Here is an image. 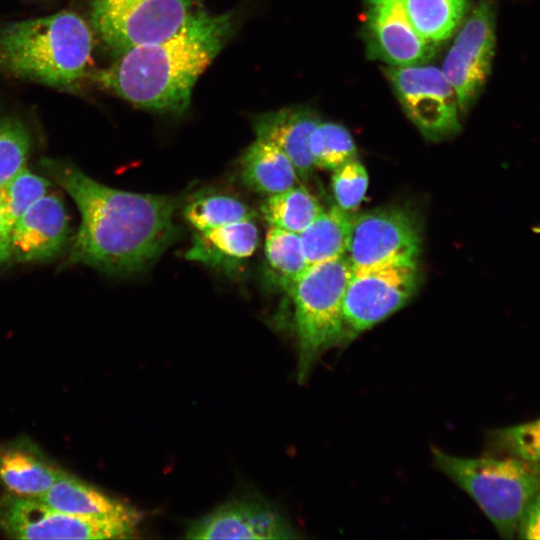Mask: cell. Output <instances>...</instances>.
Listing matches in <instances>:
<instances>
[{"mask_svg":"<svg viewBox=\"0 0 540 540\" xmlns=\"http://www.w3.org/2000/svg\"><path fill=\"white\" fill-rule=\"evenodd\" d=\"M41 168L74 201L80 217L68 260L112 276L144 270L180 236L177 199L116 189L72 163L43 158Z\"/></svg>","mask_w":540,"mask_h":540,"instance_id":"6da1fadb","label":"cell"},{"mask_svg":"<svg viewBox=\"0 0 540 540\" xmlns=\"http://www.w3.org/2000/svg\"><path fill=\"white\" fill-rule=\"evenodd\" d=\"M233 25L231 13L199 9L169 38L134 47L91 76L136 107L181 115L198 77L223 48Z\"/></svg>","mask_w":540,"mask_h":540,"instance_id":"7a4b0ae2","label":"cell"},{"mask_svg":"<svg viewBox=\"0 0 540 540\" xmlns=\"http://www.w3.org/2000/svg\"><path fill=\"white\" fill-rule=\"evenodd\" d=\"M93 30L73 11L0 24V72L72 91L88 75Z\"/></svg>","mask_w":540,"mask_h":540,"instance_id":"3957f363","label":"cell"},{"mask_svg":"<svg viewBox=\"0 0 540 540\" xmlns=\"http://www.w3.org/2000/svg\"><path fill=\"white\" fill-rule=\"evenodd\" d=\"M435 466L465 491L505 539L515 536L519 519L540 491V463L507 456L467 458L432 449Z\"/></svg>","mask_w":540,"mask_h":540,"instance_id":"277c9868","label":"cell"},{"mask_svg":"<svg viewBox=\"0 0 540 540\" xmlns=\"http://www.w3.org/2000/svg\"><path fill=\"white\" fill-rule=\"evenodd\" d=\"M354 270L346 256L310 266L288 290L295 311L297 379L328 349L344 344V296Z\"/></svg>","mask_w":540,"mask_h":540,"instance_id":"5b68a950","label":"cell"},{"mask_svg":"<svg viewBox=\"0 0 540 540\" xmlns=\"http://www.w3.org/2000/svg\"><path fill=\"white\" fill-rule=\"evenodd\" d=\"M203 0H91L89 24L116 56L175 34Z\"/></svg>","mask_w":540,"mask_h":540,"instance_id":"8992f818","label":"cell"},{"mask_svg":"<svg viewBox=\"0 0 540 540\" xmlns=\"http://www.w3.org/2000/svg\"><path fill=\"white\" fill-rule=\"evenodd\" d=\"M418 261L354 271L344 296V343L405 306L420 285Z\"/></svg>","mask_w":540,"mask_h":540,"instance_id":"52a82bcc","label":"cell"},{"mask_svg":"<svg viewBox=\"0 0 540 540\" xmlns=\"http://www.w3.org/2000/svg\"><path fill=\"white\" fill-rule=\"evenodd\" d=\"M136 526L121 519L76 516L8 492L0 499V530L14 539H127Z\"/></svg>","mask_w":540,"mask_h":540,"instance_id":"ba28073f","label":"cell"},{"mask_svg":"<svg viewBox=\"0 0 540 540\" xmlns=\"http://www.w3.org/2000/svg\"><path fill=\"white\" fill-rule=\"evenodd\" d=\"M410 121L430 140H442L460 130L455 90L441 68L422 64L385 70Z\"/></svg>","mask_w":540,"mask_h":540,"instance_id":"9c48e42d","label":"cell"},{"mask_svg":"<svg viewBox=\"0 0 540 540\" xmlns=\"http://www.w3.org/2000/svg\"><path fill=\"white\" fill-rule=\"evenodd\" d=\"M422 234L407 209L388 206L354 214L346 257L354 271L418 261Z\"/></svg>","mask_w":540,"mask_h":540,"instance_id":"30bf717a","label":"cell"},{"mask_svg":"<svg viewBox=\"0 0 540 540\" xmlns=\"http://www.w3.org/2000/svg\"><path fill=\"white\" fill-rule=\"evenodd\" d=\"M496 47V0H478L448 50L441 70L455 90L460 113L478 99Z\"/></svg>","mask_w":540,"mask_h":540,"instance_id":"8fae6325","label":"cell"},{"mask_svg":"<svg viewBox=\"0 0 540 540\" xmlns=\"http://www.w3.org/2000/svg\"><path fill=\"white\" fill-rule=\"evenodd\" d=\"M365 37L370 58L391 67L422 64L437 47L414 29L405 0H364Z\"/></svg>","mask_w":540,"mask_h":540,"instance_id":"7c38bea8","label":"cell"},{"mask_svg":"<svg viewBox=\"0 0 540 540\" xmlns=\"http://www.w3.org/2000/svg\"><path fill=\"white\" fill-rule=\"evenodd\" d=\"M70 238L69 217L63 200L47 193L13 225L11 260L39 263L56 257Z\"/></svg>","mask_w":540,"mask_h":540,"instance_id":"4fadbf2b","label":"cell"},{"mask_svg":"<svg viewBox=\"0 0 540 540\" xmlns=\"http://www.w3.org/2000/svg\"><path fill=\"white\" fill-rule=\"evenodd\" d=\"M297 531L278 512L263 504L235 500L194 522L190 539H291Z\"/></svg>","mask_w":540,"mask_h":540,"instance_id":"5bb4252c","label":"cell"},{"mask_svg":"<svg viewBox=\"0 0 540 540\" xmlns=\"http://www.w3.org/2000/svg\"><path fill=\"white\" fill-rule=\"evenodd\" d=\"M320 121L311 108L292 107L257 115L252 124L256 137L278 147L292 161L299 177L304 179L315 168L310 138Z\"/></svg>","mask_w":540,"mask_h":540,"instance_id":"9a60e30c","label":"cell"},{"mask_svg":"<svg viewBox=\"0 0 540 540\" xmlns=\"http://www.w3.org/2000/svg\"><path fill=\"white\" fill-rule=\"evenodd\" d=\"M259 233L253 219L196 231L185 258L225 273H235L254 254Z\"/></svg>","mask_w":540,"mask_h":540,"instance_id":"2e32d148","label":"cell"},{"mask_svg":"<svg viewBox=\"0 0 540 540\" xmlns=\"http://www.w3.org/2000/svg\"><path fill=\"white\" fill-rule=\"evenodd\" d=\"M63 472L31 443L21 441L0 447V483L8 493L39 498Z\"/></svg>","mask_w":540,"mask_h":540,"instance_id":"e0dca14e","label":"cell"},{"mask_svg":"<svg viewBox=\"0 0 540 540\" xmlns=\"http://www.w3.org/2000/svg\"><path fill=\"white\" fill-rule=\"evenodd\" d=\"M36 499L52 508L81 517L121 519L134 524H138L140 519V514L133 507L66 471L48 491Z\"/></svg>","mask_w":540,"mask_h":540,"instance_id":"ac0fdd59","label":"cell"},{"mask_svg":"<svg viewBox=\"0 0 540 540\" xmlns=\"http://www.w3.org/2000/svg\"><path fill=\"white\" fill-rule=\"evenodd\" d=\"M240 177L252 191L269 196L298 185L299 175L278 147L256 137L242 154Z\"/></svg>","mask_w":540,"mask_h":540,"instance_id":"d6986e66","label":"cell"},{"mask_svg":"<svg viewBox=\"0 0 540 540\" xmlns=\"http://www.w3.org/2000/svg\"><path fill=\"white\" fill-rule=\"evenodd\" d=\"M353 216L334 205L323 209L299 234L309 267L346 256Z\"/></svg>","mask_w":540,"mask_h":540,"instance_id":"ffe728a7","label":"cell"},{"mask_svg":"<svg viewBox=\"0 0 540 540\" xmlns=\"http://www.w3.org/2000/svg\"><path fill=\"white\" fill-rule=\"evenodd\" d=\"M411 23L429 44L438 47L461 24L469 0H405Z\"/></svg>","mask_w":540,"mask_h":540,"instance_id":"44dd1931","label":"cell"},{"mask_svg":"<svg viewBox=\"0 0 540 540\" xmlns=\"http://www.w3.org/2000/svg\"><path fill=\"white\" fill-rule=\"evenodd\" d=\"M323 210L317 199L301 185L269 195L260 211L270 227L300 234Z\"/></svg>","mask_w":540,"mask_h":540,"instance_id":"7402d4cb","label":"cell"},{"mask_svg":"<svg viewBox=\"0 0 540 540\" xmlns=\"http://www.w3.org/2000/svg\"><path fill=\"white\" fill-rule=\"evenodd\" d=\"M265 258L271 275L287 290L309 268L300 235L280 228L267 231Z\"/></svg>","mask_w":540,"mask_h":540,"instance_id":"603a6c76","label":"cell"},{"mask_svg":"<svg viewBox=\"0 0 540 540\" xmlns=\"http://www.w3.org/2000/svg\"><path fill=\"white\" fill-rule=\"evenodd\" d=\"M186 221L196 231H207L231 223L253 219V212L241 200L222 194L199 196L183 210Z\"/></svg>","mask_w":540,"mask_h":540,"instance_id":"cb8c5ba5","label":"cell"},{"mask_svg":"<svg viewBox=\"0 0 540 540\" xmlns=\"http://www.w3.org/2000/svg\"><path fill=\"white\" fill-rule=\"evenodd\" d=\"M310 152L315 168L335 170L357 157V149L349 131L333 122L320 121L310 138Z\"/></svg>","mask_w":540,"mask_h":540,"instance_id":"d4e9b609","label":"cell"},{"mask_svg":"<svg viewBox=\"0 0 540 540\" xmlns=\"http://www.w3.org/2000/svg\"><path fill=\"white\" fill-rule=\"evenodd\" d=\"M50 187L48 177L32 172L27 166L0 187V198L11 227L35 202L49 193Z\"/></svg>","mask_w":540,"mask_h":540,"instance_id":"484cf974","label":"cell"},{"mask_svg":"<svg viewBox=\"0 0 540 540\" xmlns=\"http://www.w3.org/2000/svg\"><path fill=\"white\" fill-rule=\"evenodd\" d=\"M31 150V136L16 118L0 119V187L26 166Z\"/></svg>","mask_w":540,"mask_h":540,"instance_id":"4316f807","label":"cell"},{"mask_svg":"<svg viewBox=\"0 0 540 540\" xmlns=\"http://www.w3.org/2000/svg\"><path fill=\"white\" fill-rule=\"evenodd\" d=\"M489 437L492 445L507 456L540 463V418L495 429Z\"/></svg>","mask_w":540,"mask_h":540,"instance_id":"83f0119b","label":"cell"},{"mask_svg":"<svg viewBox=\"0 0 540 540\" xmlns=\"http://www.w3.org/2000/svg\"><path fill=\"white\" fill-rule=\"evenodd\" d=\"M368 187V174L358 157L333 170L332 190L336 205L352 212L362 202Z\"/></svg>","mask_w":540,"mask_h":540,"instance_id":"f1b7e54d","label":"cell"},{"mask_svg":"<svg viewBox=\"0 0 540 540\" xmlns=\"http://www.w3.org/2000/svg\"><path fill=\"white\" fill-rule=\"evenodd\" d=\"M516 534L521 539H540V491L525 507L519 519Z\"/></svg>","mask_w":540,"mask_h":540,"instance_id":"f546056e","label":"cell"},{"mask_svg":"<svg viewBox=\"0 0 540 540\" xmlns=\"http://www.w3.org/2000/svg\"><path fill=\"white\" fill-rule=\"evenodd\" d=\"M11 230L12 227L7 219L4 206L0 198V266L11 260Z\"/></svg>","mask_w":540,"mask_h":540,"instance_id":"4dcf8cb0","label":"cell"}]
</instances>
